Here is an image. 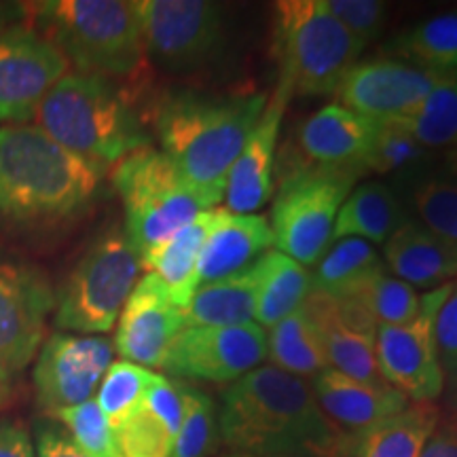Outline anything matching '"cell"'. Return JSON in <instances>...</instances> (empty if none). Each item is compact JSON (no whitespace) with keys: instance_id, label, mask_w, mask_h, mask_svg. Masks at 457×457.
Returning a JSON list of instances; mask_svg holds the SVG:
<instances>
[{"instance_id":"obj_35","label":"cell","mask_w":457,"mask_h":457,"mask_svg":"<svg viewBox=\"0 0 457 457\" xmlns=\"http://www.w3.org/2000/svg\"><path fill=\"white\" fill-rule=\"evenodd\" d=\"M415 220L445 242L457 245V179L445 174H426L413 182L409 193Z\"/></svg>"},{"instance_id":"obj_21","label":"cell","mask_w":457,"mask_h":457,"mask_svg":"<svg viewBox=\"0 0 457 457\" xmlns=\"http://www.w3.org/2000/svg\"><path fill=\"white\" fill-rule=\"evenodd\" d=\"M312 390L322 413L353 441L411 404V400L392 386L362 384L335 369L313 377Z\"/></svg>"},{"instance_id":"obj_2","label":"cell","mask_w":457,"mask_h":457,"mask_svg":"<svg viewBox=\"0 0 457 457\" xmlns=\"http://www.w3.org/2000/svg\"><path fill=\"white\" fill-rule=\"evenodd\" d=\"M267 100V94L179 91L159 104L155 129L162 151L212 208L225 197L228 171Z\"/></svg>"},{"instance_id":"obj_15","label":"cell","mask_w":457,"mask_h":457,"mask_svg":"<svg viewBox=\"0 0 457 457\" xmlns=\"http://www.w3.org/2000/svg\"><path fill=\"white\" fill-rule=\"evenodd\" d=\"M71 62L55 43L32 28L0 34V125L28 123L66 74Z\"/></svg>"},{"instance_id":"obj_16","label":"cell","mask_w":457,"mask_h":457,"mask_svg":"<svg viewBox=\"0 0 457 457\" xmlns=\"http://www.w3.org/2000/svg\"><path fill=\"white\" fill-rule=\"evenodd\" d=\"M445 77L400 60L360 62L337 85L335 104L373 121L407 117Z\"/></svg>"},{"instance_id":"obj_11","label":"cell","mask_w":457,"mask_h":457,"mask_svg":"<svg viewBox=\"0 0 457 457\" xmlns=\"http://www.w3.org/2000/svg\"><path fill=\"white\" fill-rule=\"evenodd\" d=\"M453 282L428 290L420 312L398 327H377V360L384 379L411 403H434L445 392L436 350V316Z\"/></svg>"},{"instance_id":"obj_33","label":"cell","mask_w":457,"mask_h":457,"mask_svg":"<svg viewBox=\"0 0 457 457\" xmlns=\"http://www.w3.org/2000/svg\"><path fill=\"white\" fill-rule=\"evenodd\" d=\"M400 125L428 151L457 146V74H447L407 117L387 119Z\"/></svg>"},{"instance_id":"obj_20","label":"cell","mask_w":457,"mask_h":457,"mask_svg":"<svg viewBox=\"0 0 457 457\" xmlns=\"http://www.w3.org/2000/svg\"><path fill=\"white\" fill-rule=\"evenodd\" d=\"M377 121L339 104L322 106L296 129L299 168H358L373 145ZM290 170V171H293ZM364 174V171H362Z\"/></svg>"},{"instance_id":"obj_42","label":"cell","mask_w":457,"mask_h":457,"mask_svg":"<svg viewBox=\"0 0 457 457\" xmlns=\"http://www.w3.org/2000/svg\"><path fill=\"white\" fill-rule=\"evenodd\" d=\"M37 457H89L85 451L72 441L66 428L41 426L37 432V445H34Z\"/></svg>"},{"instance_id":"obj_6","label":"cell","mask_w":457,"mask_h":457,"mask_svg":"<svg viewBox=\"0 0 457 457\" xmlns=\"http://www.w3.org/2000/svg\"><path fill=\"white\" fill-rule=\"evenodd\" d=\"M273 47L278 85L290 96H333L341 79L358 64L362 45L330 15L324 0L276 3Z\"/></svg>"},{"instance_id":"obj_1","label":"cell","mask_w":457,"mask_h":457,"mask_svg":"<svg viewBox=\"0 0 457 457\" xmlns=\"http://www.w3.org/2000/svg\"><path fill=\"white\" fill-rule=\"evenodd\" d=\"M219 434L233 453L245 455L347 457L356 449L322 413L312 386L271 364L222 392Z\"/></svg>"},{"instance_id":"obj_40","label":"cell","mask_w":457,"mask_h":457,"mask_svg":"<svg viewBox=\"0 0 457 457\" xmlns=\"http://www.w3.org/2000/svg\"><path fill=\"white\" fill-rule=\"evenodd\" d=\"M330 15L367 47L384 32L387 20V4L379 0H324Z\"/></svg>"},{"instance_id":"obj_22","label":"cell","mask_w":457,"mask_h":457,"mask_svg":"<svg viewBox=\"0 0 457 457\" xmlns=\"http://www.w3.org/2000/svg\"><path fill=\"white\" fill-rule=\"evenodd\" d=\"M182 420V381L153 377L146 396L112 430L119 457H171Z\"/></svg>"},{"instance_id":"obj_23","label":"cell","mask_w":457,"mask_h":457,"mask_svg":"<svg viewBox=\"0 0 457 457\" xmlns=\"http://www.w3.org/2000/svg\"><path fill=\"white\" fill-rule=\"evenodd\" d=\"M276 245L270 219L262 214H231L220 210L219 220L199 254V286L245 270Z\"/></svg>"},{"instance_id":"obj_19","label":"cell","mask_w":457,"mask_h":457,"mask_svg":"<svg viewBox=\"0 0 457 457\" xmlns=\"http://www.w3.org/2000/svg\"><path fill=\"white\" fill-rule=\"evenodd\" d=\"M293 96L278 85L259 121L250 131L239 153L225 188V205L231 214H254L273 195V163H276L278 136L288 100Z\"/></svg>"},{"instance_id":"obj_34","label":"cell","mask_w":457,"mask_h":457,"mask_svg":"<svg viewBox=\"0 0 457 457\" xmlns=\"http://www.w3.org/2000/svg\"><path fill=\"white\" fill-rule=\"evenodd\" d=\"M432 151H428L394 121H377L373 145L362 162V171L415 182L424 179Z\"/></svg>"},{"instance_id":"obj_17","label":"cell","mask_w":457,"mask_h":457,"mask_svg":"<svg viewBox=\"0 0 457 457\" xmlns=\"http://www.w3.org/2000/svg\"><path fill=\"white\" fill-rule=\"evenodd\" d=\"M185 328V310L171 301L162 279L145 273L119 316L112 345L128 362L145 369H162L171 343Z\"/></svg>"},{"instance_id":"obj_45","label":"cell","mask_w":457,"mask_h":457,"mask_svg":"<svg viewBox=\"0 0 457 457\" xmlns=\"http://www.w3.org/2000/svg\"><path fill=\"white\" fill-rule=\"evenodd\" d=\"M24 11H21L20 4H7V3H0V34L4 30H9L7 26L15 24L17 17H20Z\"/></svg>"},{"instance_id":"obj_46","label":"cell","mask_w":457,"mask_h":457,"mask_svg":"<svg viewBox=\"0 0 457 457\" xmlns=\"http://www.w3.org/2000/svg\"><path fill=\"white\" fill-rule=\"evenodd\" d=\"M445 171L457 179V146L451 148V151H447V155H445Z\"/></svg>"},{"instance_id":"obj_28","label":"cell","mask_w":457,"mask_h":457,"mask_svg":"<svg viewBox=\"0 0 457 457\" xmlns=\"http://www.w3.org/2000/svg\"><path fill=\"white\" fill-rule=\"evenodd\" d=\"M384 271L386 262L373 244L358 237L339 239L318 261L316 273L312 276V290L333 299H353Z\"/></svg>"},{"instance_id":"obj_36","label":"cell","mask_w":457,"mask_h":457,"mask_svg":"<svg viewBox=\"0 0 457 457\" xmlns=\"http://www.w3.org/2000/svg\"><path fill=\"white\" fill-rule=\"evenodd\" d=\"M153 377L155 373L151 369L138 367L128 360H117L108 367L94 400L98 403L102 415L106 417L111 430L121 426L140 407Z\"/></svg>"},{"instance_id":"obj_32","label":"cell","mask_w":457,"mask_h":457,"mask_svg":"<svg viewBox=\"0 0 457 457\" xmlns=\"http://www.w3.org/2000/svg\"><path fill=\"white\" fill-rule=\"evenodd\" d=\"M387 51L421 71L457 74V9L417 21L400 32Z\"/></svg>"},{"instance_id":"obj_24","label":"cell","mask_w":457,"mask_h":457,"mask_svg":"<svg viewBox=\"0 0 457 457\" xmlns=\"http://www.w3.org/2000/svg\"><path fill=\"white\" fill-rule=\"evenodd\" d=\"M386 270L413 288H441L457 278V245L407 219L384 244Z\"/></svg>"},{"instance_id":"obj_41","label":"cell","mask_w":457,"mask_h":457,"mask_svg":"<svg viewBox=\"0 0 457 457\" xmlns=\"http://www.w3.org/2000/svg\"><path fill=\"white\" fill-rule=\"evenodd\" d=\"M436 350L445 377V387H449L457 398V284L438 310L436 316Z\"/></svg>"},{"instance_id":"obj_43","label":"cell","mask_w":457,"mask_h":457,"mask_svg":"<svg viewBox=\"0 0 457 457\" xmlns=\"http://www.w3.org/2000/svg\"><path fill=\"white\" fill-rule=\"evenodd\" d=\"M0 457H37L30 434L20 421H0Z\"/></svg>"},{"instance_id":"obj_31","label":"cell","mask_w":457,"mask_h":457,"mask_svg":"<svg viewBox=\"0 0 457 457\" xmlns=\"http://www.w3.org/2000/svg\"><path fill=\"white\" fill-rule=\"evenodd\" d=\"M267 358L271 360V367L301 377V379L316 377L330 369L322 337L305 303L270 328Z\"/></svg>"},{"instance_id":"obj_27","label":"cell","mask_w":457,"mask_h":457,"mask_svg":"<svg viewBox=\"0 0 457 457\" xmlns=\"http://www.w3.org/2000/svg\"><path fill=\"white\" fill-rule=\"evenodd\" d=\"M259 261L233 276L202 284L185 307L187 327H239L254 322Z\"/></svg>"},{"instance_id":"obj_48","label":"cell","mask_w":457,"mask_h":457,"mask_svg":"<svg viewBox=\"0 0 457 457\" xmlns=\"http://www.w3.org/2000/svg\"><path fill=\"white\" fill-rule=\"evenodd\" d=\"M227 457H286V455H245V453H231Z\"/></svg>"},{"instance_id":"obj_26","label":"cell","mask_w":457,"mask_h":457,"mask_svg":"<svg viewBox=\"0 0 457 457\" xmlns=\"http://www.w3.org/2000/svg\"><path fill=\"white\" fill-rule=\"evenodd\" d=\"M403 204L386 182L367 180L353 188L337 214L330 244L358 237L369 244H386L387 237L407 220Z\"/></svg>"},{"instance_id":"obj_18","label":"cell","mask_w":457,"mask_h":457,"mask_svg":"<svg viewBox=\"0 0 457 457\" xmlns=\"http://www.w3.org/2000/svg\"><path fill=\"white\" fill-rule=\"evenodd\" d=\"M322 337L328 367L370 386H390L377 360V324L356 301L312 293L305 299Z\"/></svg>"},{"instance_id":"obj_38","label":"cell","mask_w":457,"mask_h":457,"mask_svg":"<svg viewBox=\"0 0 457 457\" xmlns=\"http://www.w3.org/2000/svg\"><path fill=\"white\" fill-rule=\"evenodd\" d=\"M219 417L208 394L182 381V420L171 457H204L212 449Z\"/></svg>"},{"instance_id":"obj_7","label":"cell","mask_w":457,"mask_h":457,"mask_svg":"<svg viewBox=\"0 0 457 457\" xmlns=\"http://www.w3.org/2000/svg\"><path fill=\"white\" fill-rule=\"evenodd\" d=\"M112 185L123 202L125 236L138 256L165 242L205 210H212L162 148L142 146L114 163Z\"/></svg>"},{"instance_id":"obj_44","label":"cell","mask_w":457,"mask_h":457,"mask_svg":"<svg viewBox=\"0 0 457 457\" xmlns=\"http://www.w3.org/2000/svg\"><path fill=\"white\" fill-rule=\"evenodd\" d=\"M421 457H457V436L451 430H436Z\"/></svg>"},{"instance_id":"obj_4","label":"cell","mask_w":457,"mask_h":457,"mask_svg":"<svg viewBox=\"0 0 457 457\" xmlns=\"http://www.w3.org/2000/svg\"><path fill=\"white\" fill-rule=\"evenodd\" d=\"M45 134L87 162L108 168L148 146L138 112L112 81L68 72L32 117Z\"/></svg>"},{"instance_id":"obj_9","label":"cell","mask_w":457,"mask_h":457,"mask_svg":"<svg viewBox=\"0 0 457 457\" xmlns=\"http://www.w3.org/2000/svg\"><path fill=\"white\" fill-rule=\"evenodd\" d=\"M358 168H299L282 179L271 208L278 250L303 267L318 265L333 237L337 214L352 193Z\"/></svg>"},{"instance_id":"obj_47","label":"cell","mask_w":457,"mask_h":457,"mask_svg":"<svg viewBox=\"0 0 457 457\" xmlns=\"http://www.w3.org/2000/svg\"><path fill=\"white\" fill-rule=\"evenodd\" d=\"M7 400H9V387L4 384H0V409L7 404Z\"/></svg>"},{"instance_id":"obj_39","label":"cell","mask_w":457,"mask_h":457,"mask_svg":"<svg viewBox=\"0 0 457 457\" xmlns=\"http://www.w3.org/2000/svg\"><path fill=\"white\" fill-rule=\"evenodd\" d=\"M55 417L64 424L72 441L89 457H119L111 426L94 398L60 411Z\"/></svg>"},{"instance_id":"obj_29","label":"cell","mask_w":457,"mask_h":457,"mask_svg":"<svg viewBox=\"0 0 457 457\" xmlns=\"http://www.w3.org/2000/svg\"><path fill=\"white\" fill-rule=\"evenodd\" d=\"M312 293V276L307 267L270 250L259 259V288H256V324L271 328L279 320L299 310Z\"/></svg>"},{"instance_id":"obj_30","label":"cell","mask_w":457,"mask_h":457,"mask_svg":"<svg viewBox=\"0 0 457 457\" xmlns=\"http://www.w3.org/2000/svg\"><path fill=\"white\" fill-rule=\"evenodd\" d=\"M438 428L432 403H411L400 413L370 428L356 441L358 457H421Z\"/></svg>"},{"instance_id":"obj_12","label":"cell","mask_w":457,"mask_h":457,"mask_svg":"<svg viewBox=\"0 0 457 457\" xmlns=\"http://www.w3.org/2000/svg\"><path fill=\"white\" fill-rule=\"evenodd\" d=\"M55 299L41 270L0 261V384L9 386L24 373L41 350Z\"/></svg>"},{"instance_id":"obj_10","label":"cell","mask_w":457,"mask_h":457,"mask_svg":"<svg viewBox=\"0 0 457 457\" xmlns=\"http://www.w3.org/2000/svg\"><path fill=\"white\" fill-rule=\"evenodd\" d=\"M146 55L171 72L208 66L225 47V9L208 0H138Z\"/></svg>"},{"instance_id":"obj_37","label":"cell","mask_w":457,"mask_h":457,"mask_svg":"<svg viewBox=\"0 0 457 457\" xmlns=\"http://www.w3.org/2000/svg\"><path fill=\"white\" fill-rule=\"evenodd\" d=\"M350 301L360 303L375 320L377 327H398L417 316L421 296L413 286L386 270Z\"/></svg>"},{"instance_id":"obj_3","label":"cell","mask_w":457,"mask_h":457,"mask_svg":"<svg viewBox=\"0 0 457 457\" xmlns=\"http://www.w3.org/2000/svg\"><path fill=\"white\" fill-rule=\"evenodd\" d=\"M104 168L74 155L34 123L0 125V216L55 222L87 208Z\"/></svg>"},{"instance_id":"obj_13","label":"cell","mask_w":457,"mask_h":457,"mask_svg":"<svg viewBox=\"0 0 457 457\" xmlns=\"http://www.w3.org/2000/svg\"><path fill=\"white\" fill-rule=\"evenodd\" d=\"M265 360L267 333L256 322L187 327L171 343L162 369L176 379L233 384Z\"/></svg>"},{"instance_id":"obj_5","label":"cell","mask_w":457,"mask_h":457,"mask_svg":"<svg viewBox=\"0 0 457 457\" xmlns=\"http://www.w3.org/2000/svg\"><path fill=\"white\" fill-rule=\"evenodd\" d=\"M41 34L55 43L77 72L112 81L145 64L138 0H57L37 7Z\"/></svg>"},{"instance_id":"obj_25","label":"cell","mask_w":457,"mask_h":457,"mask_svg":"<svg viewBox=\"0 0 457 457\" xmlns=\"http://www.w3.org/2000/svg\"><path fill=\"white\" fill-rule=\"evenodd\" d=\"M220 210L222 208L205 210L195 220L188 222L174 236L140 256V265L145 267L146 273H153L162 279L165 288L170 290L171 301L182 310L199 288V254H202L210 231L219 220Z\"/></svg>"},{"instance_id":"obj_14","label":"cell","mask_w":457,"mask_h":457,"mask_svg":"<svg viewBox=\"0 0 457 457\" xmlns=\"http://www.w3.org/2000/svg\"><path fill=\"white\" fill-rule=\"evenodd\" d=\"M114 345L100 335H49L34 362V390L41 409L51 415L87 403L98 392L108 367L112 364Z\"/></svg>"},{"instance_id":"obj_8","label":"cell","mask_w":457,"mask_h":457,"mask_svg":"<svg viewBox=\"0 0 457 457\" xmlns=\"http://www.w3.org/2000/svg\"><path fill=\"white\" fill-rule=\"evenodd\" d=\"M140 256L112 228L89 245L55 299V327L64 333L102 335L112 330L140 279Z\"/></svg>"}]
</instances>
